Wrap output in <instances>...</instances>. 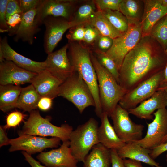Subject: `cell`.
<instances>
[{
    "mask_svg": "<svg viewBox=\"0 0 167 167\" xmlns=\"http://www.w3.org/2000/svg\"><path fill=\"white\" fill-rule=\"evenodd\" d=\"M165 50L150 35L142 37L126 56L119 70V84L127 92L164 69Z\"/></svg>",
    "mask_w": 167,
    "mask_h": 167,
    "instance_id": "obj_1",
    "label": "cell"
},
{
    "mask_svg": "<svg viewBox=\"0 0 167 167\" xmlns=\"http://www.w3.org/2000/svg\"><path fill=\"white\" fill-rule=\"evenodd\" d=\"M67 53L71 63L88 86L94 99L95 111L100 117L102 113L96 74L90 57L91 50L81 42L68 41Z\"/></svg>",
    "mask_w": 167,
    "mask_h": 167,
    "instance_id": "obj_2",
    "label": "cell"
},
{
    "mask_svg": "<svg viewBox=\"0 0 167 167\" xmlns=\"http://www.w3.org/2000/svg\"><path fill=\"white\" fill-rule=\"evenodd\" d=\"M90 57L97 75L102 112L106 113L110 117L117 105L127 92L112 75L99 63L92 51Z\"/></svg>",
    "mask_w": 167,
    "mask_h": 167,
    "instance_id": "obj_3",
    "label": "cell"
},
{
    "mask_svg": "<svg viewBox=\"0 0 167 167\" xmlns=\"http://www.w3.org/2000/svg\"><path fill=\"white\" fill-rule=\"evenodd\" d=\"M98 127L97 121L91 118L71 132L69 139L70 147L78 162L83 163L90 150L99 143L97 135Z\"/></svg>",
    "mask_w": 167,
    "mask_h": 167,
    "instance_id": "obj_4",
    "label": "cell"
},
{
    "mask_svg": "<svg viewBox=\"0 0 167 167\" xmlns=\"http://www.w3.org/2000/svg\"><path fill=\"white\" fill-rule=\"evenodd\" d=\"M73 130L72 127L67 124H63L60 126L53 125L49 118H43L38 111L35 110L30 112L28 118L24 122L18 135L50 136L59 138L63 142L69 140Z\"/></svg>",
    "mask_w": 167,
    "mask_h": 167,
    "instance_id": "obj_5",
    "label": "cell"
},
{
    "mask_svg": "<svg viewBox=\"0 0 167 167\" xmlns=\"http://www.w3.org/2000/svg\"><path fill=\"white\" fill-rule=\"evenodd\" d=\"M58 96H62L71 102L81 113L87 107L95 106L88 86L76 71L60 85Z\"/></svg>",
    "mask_w": 167,
    "mask_h": 167,
    "instance_id": "obj_6",
    "label": "cell"
},
{
    "mask_svg": "<svg viewBox=\"0 0 167 167\" xmlns=\"http://www.w3.org/2000/svg\"><path fill=\"white\" fill-rule=\"evenodd\" d=\"M142 37L140 23L129 24L125 33L113 39L112 46L106 53L114 61L119 70L126 56L137 45Z\"/></svg>",
    "mask_w": 167,
    "mask_h": 167,
    "instance_id": "obj_7",
    "label": "cell"
},
{
    "mask_svg": "<svg viewBox=\"0 0 167 167\" xmlns=\"http://www.w3.org/2000/svg\"><path fill=\"white\" fill-rule=\"evenodd\" d=\"M129 114L127 110L118 104L110 117L116 134L125 143L141 139L144 128L143 125L134 122L130 118Z\"/></svg>",
    "mask_w": 167,
    "mask_h": 167,
    "instance_id": "obj_8",
    "label": "cell"
},
{
    "mask_svg": "<svg viewBox=\"0 0 167 167\" xmlns=\"http://www.w3.org/2000/svg\"><path fill=\"white\" fill-rule=\"evenodd\" d=\"M163 71L127 92L118 104L128 110L135 108L138 105L150 97L160 88L163 79Z\"/></svg>",
    "mask_w": 167,
    "mask_h": 167,
    "instance_id": "obj_9",
    "label": "cell"
},
{
    "mask_svg": "<svg viewBox=\"0 0 167 167\" xmlns=\"http://www.w3.org/2000/svg\"><path fill=\"white\" fill-rule=\"evenodd\" d=\"M154 118L150 123H147L148 129L145 136L133 141L144 148L151 149L162 143L167 135V109L157 110L153 113Z\"/></svg>",
    "mask_w": 167,
    "mask_h": 167,
    "instance_id": "obj_10",
    "label": "cell"
},
{
    "mask_svg": "<svg viewBox=\"0 0 167 167\" xmlns=\"http://www.w3.org/2000/svg\"><path fill=\"white\" fill-rule=\"evenodd\" d=\"M45 27L44 47L48 54L53 52L65 32L68 29L79 25L63 18L49 16L43 20Z\"/></svg>",
    "mask_w": 167,
    "mask_h": 167,
    "instance_id": "obj_11",
    "label": "cell"
},
{
    "mask_svg": "<svg viewBox=\"0 0 167 167\" xmlns=\"http://www.w3.org/2000/svg\"><path fill=\"white\" fill-rule=\"evenodd\" d=\"M76 2L72 0H41L36 16L37 24L40 26L44 18L49 16L62 17L71 21Z\"/></svg>",
    "mask_w": 167,
    "mask_h": 167,
    "instance_id": "obj_12",
    "label": "cell"
},
{
    "mask_svg": "<svg viewBox=\"0 0 167 167\" xmlns=\"http://www.w3.org/2000/svg\"><path fill=\"white\" fill-rule=\"evenodd\" d=\"M61 140L59 138H47L35 135H24L16 138L10 139V152L22 150L28 154L41 152L48 148H56L60 145Z\"/></svg>",
    "mask_w": 167,
    "mask_h": 167,
    "instance_id": "obj_13",
    "label": "cell"
},
{
    "mask_svg": "<svg viewBox=\"0 0 167 167\" xmlns=\"http://www.w3.org/2000/svg\"><path fill=\"white\" fill-rule=\"evenodd\" d=\"M68 43L59 50L48 54L45 63V69L63 82L75 71L68 58Z\"/></svg>",
    "mask_w": 167,
    "mask_h": 167,
    "instance_id": "obj_14",
    "label": "cell"
},
{
    "mask_svg": "<svg viewBox=\"0 0 167 167\" xmlns=\"http://www.w3.org/2000/svg\"><path fill=\"white\" fill-rule=\"evenodd\" d=\"M36 157L47 167H78V161L72 154L69 140L62 142L58 148L41 152Z\"/></svg>",
    "mask_w": 167,
    "mask_h": 167,
    "instance_id": "obj_15",
    "label": "cell"
},
{
    "mask_svg": "<svg viewBox=\"0 0 167 167\" xmlns=\"http://www.w3.org/2000/svg\"><path fill=\"white\" fill-rule=\"evenodd\" d=\"M36 74L23 69L11 61L5 60L0 63V85L31 83Z\"/></svg>",
    "mask_w": 167,
    "mask_h": 167,
    "instance_id": "obj_16",
    "label": "cell"
},
{
    "mask_svg": "<svg viewBox=\"0 0 167 167\" xmlns=\"http://www.w3.org/2000/svg\"><path fill=\"white\" fill-rule=\"evenodd\" d=\"M167 106V93L164 89H160L139 105L127 110L130 114L138 118L151 120L152 119V114L156 110L166 108Z\"/></svg>",
    "mask_w": 167,
    "mask_h": 167,
    "instance_id": "obj_17",
    "label": "cell"
},
{
    "mask_svg": "<svg viewBox=\"0 0 167 167\" xmlns=\"http://www.w3.org/2000/svg\"><path fill=\"white\" fill-rule=\"evenodd\" d=\"M0 48L3 52L5 60L12 61L23 69L36 73L45 70L44 61H35L19 54L10 46L6 36L0 38Z\"/></svg>",
    "mask_w": 167,
    "mask_h": 167,
    "instance_id": "obj_18",
    "label": "cell"
},
{
    "mask_svg": "<svg viewBox=\"0 0 167 167\" xmlns=\"http://www.w3.org/2000/svg\"><path fill=\"white\" fill-rule=\"evenodd\" d=\"M144 9L141 24L142 37L150 35L153 26L167 14V7L162 6L161 0H143Z\"/></svg>",
    "mask_w": 167,
    "mask_h": 167,
    "instance_id": "obj_19",
    "label": "cell"
},
{
    "mask_svg": "<svg viewBox=\"0 0 167 167\" xmlns=\"http://www.w3.org/2000/svg\"><path fill=\"white\" fill-rule=\"evenodd\" d=\"M62 83L48 71L44 70L34 76L31 84L41 96L52 99L58 96V89Z\"/></svg>",
    "mask_w": 167,
    "mask_h": 167,
    "instance_id": "obj_20",
    "label": "cell"
},
{
    "mask_svg": "<svg viewBox=\"0 0 167 167\" xmlns=\"http://www.w3.org/2000/svg\"><path fill=\"white\" fill-rule=\"evenodd\" d=\"M37 7L23 14L21 22L14 35L15 41L21 40L30 45L33 43L34 36L40 28L35 21Z\"/></svg>",
    "mask_w": 167,
    "mask_h": 167,
    "instance_id": "obj_21",
    "label": "cell"
},
{
    "mask_svg": "<svg viewBox=\"0 0 167 167\" xmlns=\"http://www.w3.org/2000/svg\"><path fill=\"white\" fill-rule=\"evenodd\" d=\"M108 117L107 113L103 112L99 117L101 124L97 131L99 142L108 149L117 150L125 143L117 135Z\"/></svg>",
    "mask_w": 167,
    "mask_h": 167,
    "instance_id": "obj_22",
    "label": "cell"
},
{
    "mask_svg": "<svg viewBox=\"0 0 167 167\" xmlns=\"http://www.w3.org/2000/svg\"><path fill=\"white\" fill-rule=\"evenodd\" d=\"M117 151L118 156L123 159L128 158L144 163L152 167H162L150 156L151 149L133 142L125 143Z\"/></svg>",
    "mask_w": 167,
    "mask_h": 167,
    "instance_id": "obj_23",
    "label": "cell"
},
{
    "mask_svg": "<svg viewBox=\"0 0 167 167\" xmlns=\"http://www.w3.org/2000/svg\"><path fill=\"white\" fill-rule=\"evenodd\" d=\"M83 167H110V149L99 143L95 145L85 157Z\"/></svg>",
    "mask_w": 167,
    "mask_h": 167,
    "instance_id": "obj_24",
    "label": "cell"
},
{
    "mask_svg": "<svg viewBox=\"0 0 167 167\" xmlns=\"http://www.w3.org/2000/svg\"><path fill=\"white\" fill-rule=\"evenodd\" d=\"M144 9L142 0H122L119 11L127 18L129 24L141 23Z\"/></svg>",
    "mask_w": 167,
    "mask_h": 167,
    "instance_id": "obj_25",
    "label": "cell"
},
{
    "mask_svg": "<svg viewBox=\"0 0 167 167\" xmlns=\"http://www.w3.org/2000/svg\"><path fill=\"white\" fill-rule=\"evenodd\" d=\"M22 88L19 85H0V109L4 112L16 108Z\"/></svg>",
    "mask_w": 167,
    "mask_h": 167,
    "instance_id": "obj_26",
    "label": "cell"
},
{
    "mask_svg": "<svg viewBox=\"0 0 167 167\" xmlns=\"http://www.w3.org/2000/svg\"><path fill=\"white\" fill-rule=\"evenodd\" d=\"M41 97L32 84L22 88L16 108L30 113L38 108V103Z\"/></svg>",
    "mask_w": 167,
    "mask_h": 167,
    "instance_id": "obj_27",
    "label": "cell"
},
{
    "mask_svg": "<svg viewBox=\"0 0 167 167\" xmlns=\"http://www.w3.org/2000/svg\"><path fill=\"white\" fill-rule=\"evenodd\" d=\"M88 24L95 28L102 36L114 39L122 35L112 25L100 11L94 13Z\"/></svg>",
    "mask_w": 167,
    "mask_h": 167,
    "instance_id": "obj_28",
    "label": "cell"
},
{
    "mask_svg": "<svg viewBox=\"0 0 167 167\" xmlns=\"http://www.w3.org/2000/svg\"><path fill=\"white\" fill-rule=\"evenodd\" d=\"M93 0L88 1L81 4L74 11L71 21L78 25L88 24L92 16L96 11Z\"/></svg>",
    "mask_w": 167,
    "mask_h": 167,
    "instance_id": "obj_29",
    "label": "cell"
},
{
    "mask_svg": "<svg viewBox=\"0 0 167 167\" xmlns=\"http://www.w3.org/2000/svg\"><path fill=\"white\" fill-rule=\"evenodd\" d=\"M112 25L123 34L127 31L129 24L126 18L119 11L107 10L101 11Z\"/></svg>",
    "mask_w": 167,
    "mask_h": 167,
    "instance_id": "obj_30",
    "label": "cell"
},
{
    "mask_svg": "<svg viewBox=\"0 0 167 167\" xmlns=\"http://www.w3.org/2000/svg\"><path fill=\"white\" fill-rule=\"evenodd\" d=\"M150 36L156 41L165 50L167 49V14L153 26Z\"/></svg>",
    "mask_w": 167,
    "mask_h": 167,
    "instance_id": "obj_31",
    "label": "cell"
},
{
    "mask_svg": "<svg viewBox=\"0 0 167 167\" xmlns=\"http://www.w3.org/2000/svg\"><path fill=\"white\" fill-rule=\"evenodd\" d=\"M94 52L99 63L112 75L119 84V70L114 61L106 53L95 49H94Z\"/></svg>",
    "mask_w": 167,
    "mask_h": 167,
    "instance_id": "obj_32",
    "label": "cell"
},
{
    "mask_svg": "<svg viewBox=\"0 0 167 167\" xmlns=\"http://www.w3.org/2000/svg\"><path fill=\"white\" fill-rule=\"evenodd\" d=\"M85 31V24L75 26L70 29L66 37L68 41L81 42L83 40Z\"/></svg>",
    "mask_w": 167,
    "mask_h": 167,
    "instance_id": "obj_33",
    "label": "cell"
},
{
    "mask_svg": "<svg viewBox=\"0 0 167 167\" xmlns=\"http://www.w3.org/2000/svg\"><path fill=\"white\" fill-rule=\"evenodd\" d=\"M98 11H102L107 10L119 11L122 0H93Z\"/></svg>",
    "mask_w": 167,
    "mask_h": 167,
    "instance_id": "obj_34",
    "label": "cell"
},
{
    "mask_svg": "<svg viewBox=\"0 0 167 167\" xmlns=\"http://www.w3.org/2000/svg\"><path fill=\"white\" fill-rule=\"evenodd\" d=\"M101 35L98 30L91 25L85 24V31L83 41L93 46L97 39Z\"/></svg>",
    "mask_w": 167,
    "mask_h": 167,
    "instance_id": "obj_35",
    "label": "cell"
},
{
    "mask_svg": "<svg viewBox=\"0 0 167 167\" xmlns=\"http://www.w3.org/2000/svg\"><path fill=\"white\" fill-rule=\"evenodd\" d=\"M113 39L107 36L100 35L95 42L93 46L94 49L106 53L112 46Z\"/></svg>",
    "mask_w": 167,
    "mask_h": 167,
    "instance_id": "obj_36",
    "label": "cell"
},
{
    "mask_svg": "<svg viewBox=\"0 0 167 167\" xmlns=\"http://www.w3.org/2000/svg\"><path fill=\"white\" fill-rule=\"evenodd\" d=\"M25 115L22 113L15 111L9 113L6 118V124L3 126L6 129L15 127L23 120Z\"/></svg>",
    "mask_w": 167,
    "mask_h": 167,
    "instance_id": "obj_37",
    "label": "cell"
},
{
    "mask_svg": "<svg viewBox=\"0 0 167 167\" xmlns=\"http://www.w3.org/2000/svg\"><path fill=\"white\" fill-rule=\"evenodd\" d=\"M23 13L15 14L10 16L7 19L10 36L14 35L18 30L22 19Z\"/></svg>",
    "mask_w": 167,
    "mask_h": 167,
    "instance_id": "obj_38",
    "label": "cell"
},
{
    "mask_svg": "<svg viewBox=\"0 0 167 167\" xmlns=\"http://www.w3.org/2000/svg\"><path fill=\"white\" fill-rule=\"evenodd\" d=\"M9 0H0V31L1 32H8L9 28L6 19V8Z\"/></svg>",
    "mask_w": 167,
    "mask_h": 167,
    "instance_id": "obj_39",
    "label": "cell"
},
{
    "mask_svg": "<svg viewBox=\"0 0 167 167\" xmlns=\"http://www.w3.org/2000/svg\"><path fill=\"white\" fill-rule=\"evenodd\" d=\"M41 0H19L20 7L24 13L36 8L40 3Z\"/></svg>",
    "mask_w": 167,
    "mask_h": 167,
    "instance_id": "obj_40",
    "label": "cell"
},
{
    "mask_svg": "<svg viewBox=\"0 0 167 167\" xmlns=\"http://www.w3.org/2000/svg\"><path fill=\"white\" fill-rule=\"evenodd\" d=\"M18 13H23L20 7L19 1L9 0L6 8V20L10 16Z\"/></svg>",
    "mask_w": 167,
    "mask_h": 167,
    "instance_id": "obj_41",
    "label": "cell"
},
{
    "mask_svg": "<svg viewBox=\"0 0 167 167\" xmlns=\"http://www.w3.org/2000/svg\"><path fill=\"white\" fill-rule=\"evenodd\" d=\"M110 150L112 167H126L124 164L123 159L118 155L117 150L111 149Z\"/></svg>",
    "mask_w": 167,
    "mask_h": 167,
    "instance_id": "obj_42",
    "label": "cell"
},
{
    "mask_svg": "<svg viewBox=\"0 0 167 167\" xmlns=\"http://www.w3.org/2000/svg\"><path fill=\"white\" fill-rule=\"evenodd\" d=\"M52 99L49 97L41 96L38 103V108L42 111L48 110L52 107Z\"/></svg>",
    "mask_w": 167,
    "mask_h": 167,
    "instance_id": "obj_43",
    "label": "cell"
},
{
    "mask_svg": "<svg viewBox=\"0 0 167 167\" xmlns=\"http://www.w3.org/2000/svg\"><path fill=\"white\" fill-rule=\"evenodd\" d=\"M167 151V142L161 143L158 146L151 149L150 155L154 160L160 155Z\"/></svg>",
    "mask_w": 167,
    "mask_h": 167,
    "instance_id": "obj_44",
    "label": "cell"
},
{
    "mask_svg": "<svg viewBox=\"0 0 167 167\" xmlns=\"http://www.w3.org/2000/svg\"><path fill=\"white\" fill-rule=\"evenodd\" d=\"M6 129L3 126H0V147L10 144V139L7 137Z\"/></svg>",
    "mask_w": 167,
    "mask_h": 167,
    "instance_id": "obj_45",
    "label": "cell"
},
{
    "mask_svg": "<svg viewBox=\"0 0 167 167\" xmlns=\"http://www.w3.org/2000/svg\"><path fill=\"white\" fill-rule=\"evenodd\" d=\"M22 153L25 160L30 164L31 167H45L41 164L40 162L33 158L31 155L25 151H23Z\"/></svg>",
    "mask_w": 167,
    "mask_h": 167,
    "instance_id": "obj_46",
    "label": "cell"
},
{
    "mask_svg": "<svg viewBox=\"0 0 167 167\" xmlns=\"http://www.w3.org/2000/svg\"><path fill=\"white\" fill-rule=\"evenodd\" d=\"M123 160L126 167H143L141 162L129 159Z\"/></svg>",
    "mask_w": 167,
    "mask_h": 167,
    "instance_id": "obj_47",
    "label": "cell"
},
{
    "mask_svg": "<svg viewBox=\"0 0 167 167\" xmlns=\"http://www.w3.org/2000/svg\"><path fill=\"white\" fill-rule=\"evenodd\" d=\"M165 52L167 56V49L165 50ZM166 87H167V62L163 71V79L158 90L164 89Z\"/></svg>",
    "mask_w": 167,
    "mask_h": 167,
    "instance_id": "obj_48",
    "label": "cell"
},
{
    "mask_svg": "<svg viewBox=\"0 0 167 167\" xmlns=\"http://www.w3.org/2000/svg\"><path fill=\"white\" fill-rule=\"evenodd\" d=\"M161 3L162 6L167 7V0H161Z\"/></svg>",
    "mask_w": 167,
    "mask_h": 167,
    "instance_id": "obj_49",
    "label": "cell"
},
{
    "mask_svg": "<svg viewBox=\"0 0 167 167\" xmlns=\"http://www.w3.org/2000/svg\"><path fill=\"white\" fill-rule=\"evenodd\" d=\"M167 142V135L165 137L163 140L162 143H165Z\"/></svg>",
    "mask_w": 167,
    "mask_h": 167,
    "instance_id": "obj_50",
    "label": "cell"
},
{
    "mask_svg": "<svg viewBox=\"0 0 167 167\" xmlns=\"http://www.w3.org/2000/svg\"><path fill=\"white\" fill-rule=\"evenodd\" d=\"M164 89L165 90V91L167 93V87H166L165 88H164Z\"/></svg>",
    "mask_w": 167,
    "mask_h": 167,
    "instance_id": "obj_51",
    "label": "cell"
},
{
    "mask_svg": "<svg viewBox=\"0 0 167 167\" xmlns=\"http://www.w3.org/2000/svg\"><path fill=\"white\" fill-rule=\"evenodd\" d=\"M166 162H167V154L166 155Z\"/></svg>",
    "mask_w": 167,
    "mask_h": 167,
    "instance_id": "obj_52",
    "label": "cell"
}]
</instances>
